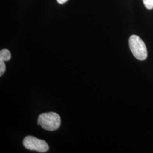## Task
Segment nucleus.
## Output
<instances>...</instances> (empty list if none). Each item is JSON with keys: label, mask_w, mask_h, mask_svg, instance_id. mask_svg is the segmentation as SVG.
<instances>
[{"label": "nucleus", "mask_w": 153, "mask_h": 153, "mask_svg": "<svg viewBox=\"0 0 153 153\" xmlns=\"http://www.w3.org/2000/svg\"><path fill=\"white\" fill-rule=\"evenodd\" d=\"M38 124L45 130L55 131L60 126V116L53 112L42 114L39 116Z\"/></svg>", "instance_id": "obj_1"}, {"label": "nucleus", "mask_w": 153, "mask_h": 153, "mask_svg": "<svg viewBox=\"0 0 153 153\" xmlns=\"http://www.w3.org/2000/svg\"><path fill=\"white\" fill-rule=\"evenodd\" d=\"M129 47L133 56L139 60H145L148 56L146 45L139 36L133 35L129 40Z\"/></svg>", "instance_id": "obj_2"}, {"label": "nucleus", "mask_w": 153, "mask_h": 153, "mask_svg": "<svg viewBox=\"0 0 153 153\" xmlns=\"http://www.w3.org/2000/svg\"><path fill=\"white\" fill-rule=\"evenodd\" d=\"M23 144L28 150L39 153H45L49 150V146L45 141L31 136H27L23 139Z\"/></svg>", "instance_id": "obj_3"}, {"label": "nucleus", "mask_w": 153, "mask_h": 153, "mask_svg": "<svg viewBox=\"0 0 153 153\" xmlns=\"http://www.w3.org/2000/svg\"><path fill=\"white\" fill-rule=\"evenodd\" d=\"M11 53L8 49H2L0 51V61H7L11 59Z\"/></svg>", "instance_id": "obj_4"}, {"label": "nucleus", "mask_w": 153, "mask_h": 153, "mask_svg": "<svg viewBox=\"0 0 153 153\" xmlns=\"http://www.w3.org/2000/svg\"><path fill=\"white\" fill-rule=\"evenodd\" d=\"M143 4L146 9L151 10L153 9V0H143Z\"/></svg>", "instance_id": "obj_5"}, {"label": "nucleus", "mask_w": 153, "mask_h": 153, "mask_svg": "<svg viewBox=\"0 0 153 153\" xmlns=\"http://www.w3.org/2000/svg\"><path fill=\"white\" fill-rule=\"evenodd\" d=\"M6 71V65L4 61H0V76H2Z\"/></svg>", "instance_id": "obj_6"}, {"label": "nucleus", "mask_w": 153, "mask_h": 153, "mask_svg": "<svg viewBox=\"0 0 153 153\" xmlns=\"http://www.w3.org/2000/svg\"><path fill=\"white\" fill-rule=\"evenodd\" d=\"M68 0H57V2L60 4H63L64 3H65L66 2H67Z\"/></svg>", "instance_id": "obj_7"}]
</instances>
